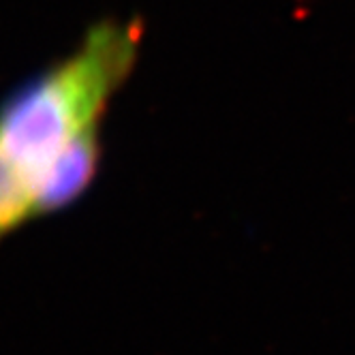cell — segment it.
Segmentation results:
<instances>
[{
	"label": "cell",
	"mask_w": 355,
	"mask_h": 355,
	"mask_svg": "<svg viewBox=\"0 0 355 355\" xmlns=\"http://www.w3.org/2000/svg\"><path fill=\"white\" fill-rule=\"evenodd\" d=\"M139 43V21H98L71 54L0 98V244L88 193L103 155L101 122Z\"/></svg>",
	"instance_id": "6da1fadb"
}]
</instances>
